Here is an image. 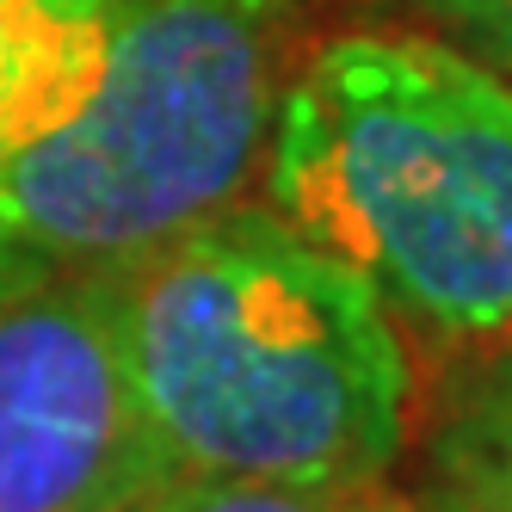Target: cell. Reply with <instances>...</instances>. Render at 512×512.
Instances as JSON below:
<instances>
[{
  "label": "cell",
  "mask_w": 512,
  "mask_h": 512,
  "mask_svg": "<svg viewBox=\"0 0 512 512\" xmlns=\"http://www.w3.org/2000/svg\"><path fill=\"white\" fill-rule=\"evenodd\" d=\"M173 475L371 482L408 438V346L377 290L272 210H216L105 272Z\"/></svg>",
  "instance_id": "obj_1"
},
{
  "label": "cell",
  "mask_w": 512,
  "mask_h": 512,
  "mask_svg": "<svg viewBox=\"0 0 512 512\" xmlns=\"http://www.w3.org/2000/svg\"><path fill=\"white\" fill-rule=\"evenodd\" d=\"M266 210L445 346L512 340V81L414 25L297 50L260 161Z\"/></svg>",
  "instance_id": "obj_2"
},
{
  "label": "cell",
  "mask_w": 512,
  "mask_h": 512,
  "mask_svg": "<svg viewBox=\"0 0 512 512\" xmlns=\"http://www.w3.org/2000/svg\"><path fill=\"white\" fill-rule=\"evenodd\" d=\"M309 0H118L93 93L0 155V290L93 278L229 210Z\"/></svg>",
  "instance_id": "obj_3"
},
{
  "label": "cell",
  "mask_w": 512,
  "mask_h": 512,
  "mask_svg": "<svg viewBox=\"0 0 512 512\" xmlns=\"http://www.w3.org/2000/svg\"><path fill=\"white\" fill-rule=\"evenodd\" d=\"M167 482L105 272L0 290V512H136Z\"/></svg>",
  "instance_id": "obj_4"
},
{
  "label": "cell",
  "mask_w": 512,
  "mask_h": 512,
  "mask_svg": "<svg viewBox=\"0 0 512 512\" xmlns=\"http://www.w3.org/2000/svg\"><path fill=\"white\" fill-rule=\"evenodd\" d=\"M118 0H0V155L93 93Z\"/></svg>",
  "instance_id": "obj_5"
},
{
  "label": "cell",
  "mask_w": 512,
  "mask_h": 512,
  "mask_svg": "<svg viewBox=\"0 0 512 512\" xmlns=\"http://www.w3.org/2000/svg\"><path fill=\"white\" fill-rule=\"evenodd\" d=\"M475 352L438 401L414 512H512V340Z\"/></svg>",
  "instance_id": "obj_6"
},
{
  "label": "cell",
  "mask_w": 512,
  "mask_h": 512,
  "mask_svg": "<svg viewBox=\"0 0 512 512\" xmlns=\"http://www.w3.org/2000/svg\"><path fill=\"white\" fill-rule=\"evenodd\" d=\"M149 512H414L371 482H235V475H173V482L149 500Z\"/></svg>",
  "instance_id": "obj_7"
},
{
  "label": "cell",
  "mask_w": 512,
  "mask_h": 512,
  "mask_svg": "<svg viewBox=\"0 0 512 512\" xmlns=\"http://www.w3.org/2000/svg\"><path fill=\"white\" fill-rule=\"evenodd\" d=\"M401 7L420 13L426 31L463 44L469 56H482L512 81V0H401Z\"/></svg>",
  "instance_id": "obj_8"
},
{
  "label": "cell",
  "mask_w": 512,
  "mask_h": 512,
  "mask_svg": "<svg viewBox=\"0 0 512 512\" xmlns=\"http://www.w3.org/2000/svg\"><path fill=\"white\" fill-rule=\"evenodd\" d=\"M136 512H149V500H142V506H136Z\"/></svg>",
  "instance_id": "obj_9"
}]
</instances>
